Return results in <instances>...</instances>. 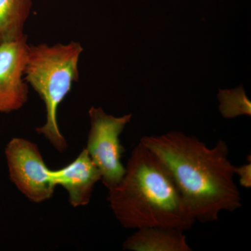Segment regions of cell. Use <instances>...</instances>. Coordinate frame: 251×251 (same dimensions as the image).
<instances>
[{
  "label": "cell",
  "instance_id": "52a82bcc",
  "mask_svg": "<svg viewBox=\"0 0 251 251\" xmlns=\"http://www.w3.org/2000/svg\"><path fill=\"white\" fill-rule=\"evenodd\" d=\"M50 175L54 186H62L67 191L69 202L75 208L89 204L94 186L101 180L100 171L85 148L64 168L50 170Z\"/></svg>",
  "mask_w": 251,
  "mask_h": 251
},
{
  "label": "cell",
  "instance_id": "5b68a950",
  "mask_svg": "<svg viewBox=\"0 0 251 251\" xmlns=\"http://www.w3.org/2000/svg\"><path fill=\"white\" fill-rule=\"evenodd\" d=\"M4 154L10 180L28 201L39 204L52 198L56 186L36 144L13 138L6 144Z\"/></svg>",
  "mask_w": 251,
  "mask_h": 251
},
{
  "label": "cell",
  "instance_id": "7a4b0ae2",
  "mask_svg": "<svg viewBox=\"0 0 251 251\" xmlns=\"http://www.w3.org/2000/svg\"><path fill=\"white\" fill-rule=\"evenodd\" d=\"M107 200L125 228L164 227L185 231L196 222L169 171L140 142L130 153L120 182L108 189Z\"/></svg>",
  "mask_w": 251,
  "mask_h": 251
},
{
  "label": "cell",
  "instance_id": "277c9868",
  "mask_svg": "<svg viewBox=\"0 0 251 251\" xmlns=\"http://www.w3.org/2000/svg\"><path fill=\"white\" fill-rule=\"evenodd\" d=\"M90 128L86 150L101 174L102 184L110 189L121 181L125 173L122 163L125 148L120 135L131 120V114L122 117L109 115L101 108L89 110Z\"/></svg>",
  "mask_w": 251,
  "mask_h": 251
},
{
  "label": "cell",
  "instance_id": "8fae6325",
  "mask_svg": "<svg viewBox=\"0 0 251 251\" xmlns=\"http://www.w3.org/2000/svg\"><path fill=\"white\" fill-rule=\"evenodd\" d=\"M234 174L239 176V184L242 187L251 188V161H248L247 164L236 167Z\"/></svg>",
  "mask_w": 251,
  "mask_h": 251
},
{
  "label": "cell",
  "instance_id": "6da1fadb",
  "mask_svg": "<svg viewBox=\"0 0 251 251\" xmlns=\"http://www.w3.org/2000/svg\"><path fill=\"white\" fill-rule=\"evenodd\" d=\"M140 142L166 166L196 221L214 222L222 211L242 207L234 181L235 166L229 161L224 140L208 148L196 137L173 130L144 136Z\"/></svg>",
  "mask_w": 251,
  "mask_h": 251
},
{
  "label": "cell",
  "instance_id": "8992f818",
  "mask_svg": "<svg viewBox=\"0 0 251 251\" xmlns=\"http://www.w3.org/2000/svg\"><path fill=\"white\" fill-rule=\"evenodd\" d=\"M28 47L26 34L0 44V113L17 111L27 102L29 85L24 73Z\"/></svg>",
  "mask_w": 251,
  "mask_h": 251
},
{
  "label": "cell",
  "instance_id": "30bf717a",
  "mask_svg": "<svg viewBox=\"0 0 251 251\" xmlns=\"http://www.w3.org/2000/svg\"><path fill=\"white\" fill-rule=\"evenodd\" d=\"M219 110L227 119L240 115H251V102L242 86L233 90H220L218 94Z\"/></svg>",
  "mask_w": 251,
  "mask_h": 251
},
{
  "label": "cell",
  "instance_id": "3957f363",
  "mask_svg": "<svg viewBox=\"0 0 251 251\" xmlns=\"http://www.w3.org/2000/svg\"><path fill=\"white\" fill-rule=\"evenodd\" d=\"M83 49L79 42L49 45H29L24 77L32 87L46 108V122L36 127V132L43 135L59 153L67 150V140L58 123L60 104L79 79L78 64Z\"/></svg>",
  "mask_w": 251,
  "mask_h": 251
},
{
  "label": "cell",
  "instance_id": "9c48e42d",
  "mask_svg": "<svg viewBox=\"0 0 251 251\" xmlns=\"http://www.w3.org/2000/svg\"><path fill=\"white\" fill-rule=\"evenodd\" d=\"M31 8L32 0H0V44L25 35Z\"/></svg>",
  "mask_w": 251,
  "mask_h": 251
},
{
  "label": "cell",
  "instance_id": "ba28073f",
  "mask_svg": "<svg viewBox=\"0 0 251 251\" xmlns=\"http://www.w3.org/2000/svg\"><path fill=\"white\" fill-rule=\"evenodd\" d=\"M184 232L173 227L137 229L126 239L122 248L132 251H192Z\"/></svg>",
  "mask_w": 251,
  "mask_h": 251
}]
</instances>
